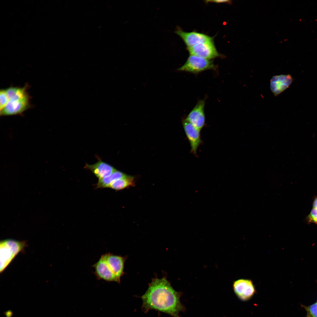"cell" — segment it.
Here are the masks:
<instances>
[{
  "label": "cell",
  "mask_w": 317,
  "mask_h": 317,
  "mask_svg": "<svg viewBox=\"0 0 317 317\" xmlns=\"http://www.w3.org/2000/svg\"><path fill=\"white\" fill-rule=\"evenodd\" d=\"M181 295L165 277L153 279L141 297L142 310L146 313L149 310H154L173 317H180L179 312L185 309L180 301Z\"/></svg>",
  "instance_id": "1"
},
{
  "label": "cell",
  "mask_w": 317,
  "mask_h": 317,
  "mask_svg": "<svg viewBox=\"0 0 317 317\" xmlns=\"http://www.w3.org/2000/svg\"><path fill=\"white\" fill-rule=\"evenodd\" d=\"M6 90L9 101L6 106L0 111L1 115L20 114L28 108L29 97L26 87H10Z\"/></svg>",
  "instance_id": "2"
},
{
  "label": "cell",
  "mask_w": 317,
  "mask_h": 317,
  "mask_svg": "<svg viewBox=\"0 0 317 317\" xmlns=\"http://www.w3.org/2000/svg\"><path fill=\"white\" fill-rule=\"evenodd\" d=\"M25 241H18L9 239L0 242V272H2L15 257L23 251L27 244Z\"/></svg>",
  "instance_id": "3"
},
{
  "label": "cell",
  "mask_w": 317,
  "mask_h": 317,
  "mask_svg": "<svg viewBox=\"0 0 317 317\" xmlns=\"http://www.w3.org/2000/svg\"><path fill=\"white\" fill-rule=\"evenodd\" d=\"M216 68L211 60L190 55L184 64L176 71L197 74L207 70H216Z\"/></svg>",
  "instance_id": "4"
},
{
  "label": "cell",
  "mask_w": 317,
  "mask_h": 317,
  "mask_svg": "<svg viewBox=\"0 0 317 317\" xmlns=\"http://www.w3.org/2000/svg\"><path fill=\"white\" fill-rule=\"evenodd\" d=\"M187 48L190 55L208 60H211L220 56L214 45L213 39Z\"/></svg>",
  "instance_id": "5"
},
{
  "label": "cell",
  "mask_w": 317,
  "mask_h": 317,
  "mask_svg": "<svg viewBox=\"0 0 317 317\" xmlns=\"http://www.w3.org/2000/svg\"><path fill=\"white\" fill-rule=\"evenodd\" d=\"M233 288L237 297L244 301L249 299L256 292L252 281L249 279L242 278L235 281Z\"/></svg>",
  "instance_id": "6"
},
{
  "label": "cell",
  "mask_w": 317,
  "mask_h": 317,
  "mask_svg": "<svg viewBox=\"0 0 317 317\" xmlns=\"http://www.w3.org/2000/svg\"><path fill=\"white\" fill-rule=\"evenodd\" d=\"M92 267L95 269L94 274L98 279L107 282L114 281L119 283L106 261L105 254L101 256Z\"/></svg>",
  "instance_id": "7"
},
{
  "label": "cell",
  "mask_w": 317,
  "mask_h": 317,
  "mask_svg": "<svg viewBox=\"0 0 317 317\" xmlns=\"http://www.w3.org/2000/svg\"><path fill=\"white\" fill-rule=\"evenodd\" d=\"M205 99L199 101L186 119L200 130L204 127L205 123Z\"/></svg>",
  "instance_id": "8"
},
{
  "label": "cell",
  "mask_w": 317,
  "mask_h": 317,
  "mask_svg": "<svg viewBox=\"0 0 317 317\" xmlns=\"http://www.w3.org/2000/svg\"><path fill=\"white\" fill-rule=\"evenodd\" d=\"M182 124L185 134L190 144L191 152L195 155L198 148L202 142L200 130L195 127L186 119L183 120Z\"/></svg>",
  "instance_id": "9"
},
{
  "label": "cell",
  "mask_w": 317,
  "mask_h": 317,
  "mask_svg": "<svg viewBox=\"0 0 317 317\" xmlns=\"http://www.w3.org/2000/svg\"><path fill=\"white\" fill-rule=\"evenodd\" d=\"M175 32L183 40L187 48L213 39V37L203 33L195 31H184L179 27L176 28Z\"/></svg>",
  "instance_id": "10"
},
{
  "label": "cell",
  "mask_w": 317,
  "mask_h": 317,
  "mask_svg": "<svg viewBox=\"0 0 317 317\" xmlns=\"http://www.w3.org/2000/svg\"><path fill=\"white\" fill-rule=\"evenodd\" d=\"M105 254L109 266L120 283L121 278L124 274V263L126 257L110 253H106Z\"/></svg>",
  "instance_id": "11"
},
{
  "label": "cell",
  "mask_w": 317,
  "mask_h": 317,
  "mask_svg": "<svg viewBox=\"0 0 317 317\" xmlns=\"http://www.w3.org/2000/svg\"><path fill=\"white\" fill-rule=\"evenodd\" d=\"M293 81L291 76L289 74L274 76L270 80V89L276 96L289 87Z\"/></svg>",
  "instance_id": "12"
},
{
  "label": "cell",
  "mask_w": 317,
  "mask_h": 317,
  "mask_svg": "<svg viewBox=\"0 0 317 317\" xmlns=\"http://www.w3.org/2000/svg\"><path fill=\"white\" fill-rule=\"evenodd\" d=\"M98 158L97 163L92 165L86 164L84 168L90 171L98 180L109 176L116 170L111 165Z\"/></svg>",
  "instance_id": "13"
},
{
  "label": "cell",
  "mask_w": 317,
  "mask_h": 317,
  "mask_svg": "<svg viewBox=\"0 0 317 317\" xmlns=\"http://www.w3.org/2000/svg\"><path fill=\"white\" fill-rule=\"evenodd\" d=\"M134 178L126 175L125 176L112 182L109 188L116 191L121 190L135 185Z\"/></svg>",
  "instance_id": "14"
},
{
  "label": "cell",
  "mask_w": 317,
  "mask_h": 317,
  "mask_svg": "<svg viewBox=\"0 0 317 317\" xmlns=\"http://www.w3.org/2000/svg\"><path fill=\"white\" fill-rule=\"evenodd\" d=\"M126 175L123 172L117 170L115 171L109 176L99 179L96 184V188H108L111 183L114 181L120 179Z\"/></svg>",
  "instance_id": "15"
},
{
  "label": "cell",
  "mask_w": 317,
  "mask_h": 317,
  "mask_svg": "<svg viewBox=\"0 0 317 317\" xmlns=\"http://www.w3.org/2000/svg\"><path fill=\"white\" fill-rule=\"evenodd\" d=\"M306 312V317H317V302L308 306L301 305Z\"/></svg>",
  "instance_id": "16"
},
{
  "label": "cell",
  "mask_w": 317,
  "mask_h": 317,
  "mask_svg": "<svg viewBox=\"0 0 317 317\" xmlns=\"http://www.w3.org/2000/svg\"><path fill=\"white\" fill-rule=\"evenodd\" d=\"M0 110H1L6 105L9 99L6 89H1L0 91Z\"/></svg>",
  "instance_id": "17"
},
{
  "label": "cell",
  "mask_w": 317,
  "mask_h": 317,
  "mask_svg": "<svg viewBox=\"0 0 317 317\" xmlns=\"http://www.w3.org/2000/svg\"><path fill=\"white\" fill-rule=\"evenodd\" d=\"M308 221L317 224V208H313L308 217Z\"/></svg>",
  "instance_id": "18"
},
{
  "label": "cell",
  "mask_w": 317,
  "mask_h": 317,
  "mask_svg": "<svg viewBox=\"0 0 317 317\" xmlns=\"http://www.w3.org/2000/svg\"><path fill=\"white\" fill-rule=\"evenodd\" d=\"M206 3H227L229 4H231L232 1L231 0H207L205 1Z\"/></svg>",
  "instance_id": "19"
},
{
  "label": "cell",
  "mask_w": 317,
  "mask_h": 317,
  "mask_svg": "<svg viewBox=\"0 0 317 317\" xmlns=\"http://www.w3.org/2000/svg\"><path fill=\"white\" fill-rule=\"evenodd\" d=\"M313 207V208H317V198H316L314 201Z\"/></svg>",
  "instance_id": "20"
},
{
  "label": "cell",
  "mask_w": 317,
  "mask_h": 317,
  "mask_svg": "<svg viewBox=\"0 0 317 317\" xmlns=\"http://www.w3.org/2000/svg\"></svg>",
  "instance_id": "21"
}]
</instances>
